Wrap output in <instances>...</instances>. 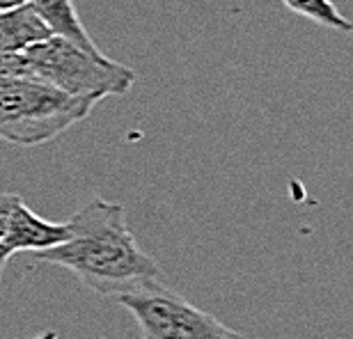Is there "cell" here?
I'll return each instance as SVG.
<instances>
[{"instance_id":"4","label":"cell","mask_w":353,"mask_h":339,"mask_svg":"<svg viewBox=\"0 0 353 339\" xmlns=\"http://www.w3.org/2000/svg\"><path fill=\"white\" fill-rule=\"evenodd\" d=\"M140 328V339H248L161 282L117 296Z\"/></svg>"},{"instance_id":"9","label":"cell","mask_w":353,"mask_h":339,"mask_svg":"<svg viewBox=\"0 0 353 339\" xmlns=\"http://www.w3.org/2000/svg\"><path fill=\"white\" fill-rule=\"evenodd\" d=\"M19 200H21V197L12 195V193H3V195H0V241H3L5 234H7V225H10L12 211H14V207H17Z\"/></svg>"},{"instance_id":"6","label":"cell","mask_w":353,"mask_h":339,"mask_svg":"<svg viewBox=\"0 0 353 339\" xmlns=\"http://www.w3.org/2000/svg\"><path fill=\"white\" fill-rule=\"evenodd\" d=\"M53 37L30 5L0 10V58L28 51L30 46Z\"/></svg>"},{"instance_id":"2","label":"cell","mask_w":353,"mask_h":339,"mask_svg":"<svg viewBox=\"0 0 353 339\" xmlns=\"http://www.w3.org/2000/svg\"><path fill=\"white\" fill-rule=\"evenodd\" d=\"M23 60L26 81L51 85L69 96L94 103L105 96L126 94L138 79L131 67L103 53H90L62 37H48L30 46L23 51Z\"/></svg>"},{"instance_id":"11","label":"cell","mask_w":353,"mask_h":339,"mask_svg":"<svg viewBox=\"0 0 353 339\" xmlns=\"http://www.w3.org/2000/svg\"><path fill=\"white\" fill-rule=\"evenodd\" d=\"M28 5V0H0V10H12V7Z\"/></svg>"},{"instance_id":"1","label":"cell","mask_w":353,"mask_h":339,"mask_svg":"<svg viewBox=\"0 0 353 339\" xmlns=\"http://www.w3.org/2000/svg\"><path fill=\"white\" fill-rule=\"evenodd\" d=\"M67 225V241L34 252V259L67 268L94 294L115 298L163 280L161 266L133 238L122 204L97 197Z\"/></svg>"},{"instance_id":"5","label":"cell","mask_w":353,"mask_h":339,"mask_svg":"<svg viewBox=\"0 0 353 339\" xmlns=\"http://www.w3.org/2000/svg\"><path fill=\"white\" fill-rule=\"evenodd\" d=\"M69 225L67 223H51L37 216L28 207L23 200L17 202L12 211L10 225H7V234L0 243L5 245L12 254L14 252H41L51 250L55 245L65 243L69 238Z\"/></svg>"},{"instance_id":"7","label":"cell","mask_w":353,"mask_h":339,"mask_svg":"<svg viewBox=\"0 0 353 339\" xmlns=\"http://www.w3.org/2000/svg\"><path fill=\"white\" fill-rule=\"evenodd\" d=\"M28 5L44 21V25L51 30L53 37L72 41V44L85 48L90 53H103L83 25L79 12L74 7V0H28Z\"/></svg>"},{"instance_id":"10","label":"cell","mask_w":353,"mask_h":339,"mask_svg":"<svg viewBox=\"0 0 353 339\" xmlns=\"http://www.w3.org/2000/svg\"><path fill=\"white\" fill-rule=\"evenodd\" d=\"M12 257V252L5 248L3 243H0V280H3V273H5V266H7V261H10Z\"/></svg>"},{"instance_id":"8","label":"cell","mask_w":353,"mask_h":339,"mask_svg":"<svg viewBox=\"0 0 353 339\" xmlns=\"http://www.w3.org/2000/svg\"><path fill=\"white\" fill-rule=\"evenodd\" d=\"M282 5L289 12L299 14V17L312 21V23L321 28H330V30L349 34L353 32V21L347 19L337 10L333 0H282Z\"/></svg>"},{"instance_id":"3","label":"cell","mask_w":353,"mask_h":339,"mask_svg":"<svg viewBox=\"0 0 353 339\" xmlns=\"http://www.w3.org/2000/svg\"><path fill=\"white\" fill-rule=\"evenodd\" d=\"M94 105L51 85L5 79L0 83V140L17 147L44 145L88 119Z\"/></svg>"},{"instance_id":"13","label":"cell","mask_w":353,"mask_h":339,"mask_svg":"<svg viewBox=\"0 0 353 339\" xmlns=\"http://www.w3.org/2000/svg\"><path fill=\"white\" fill-rule=\"evenodd\" d=\"M3 81H5V79H3V76H0V83H3Z\"/></svg>"},{"instance_id":"12","label":"cell","mask_w":353,"mask_h":339,"mask_svg":"<svg viewBox=\"0 0 353 339\" xmlns=\"http://www.w3.org/2000/svg\"><path fill=\"white\" fill-rule=\"evenodd\" d=\"M28 339H58V333L55 330H46V333H39V335H32Z\"/></svg>"}]
</instances>
